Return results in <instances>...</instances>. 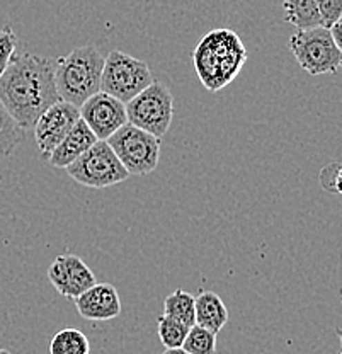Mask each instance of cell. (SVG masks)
Segmentation results:
<instances>
[{"mask_svg":"<svg viewBox=\"0 0 342 354\" xmlns=\"http://www.w3.org/2000/svg\"><path fill=\"white\" fill-rule=\"evenodd\" d=\"M58 101L53 62L29 51H16L0 77V102L7 113L23 130H29Z\"/></svg>","mask_w":342,"mask_h":354,"instance_id":"cell-1","label":"cell"},{"mask_svg":"<svg viewBox=\"0 0 342 354\" xmlns=\"http://www.w3.org/2000/svg\"><path fill=\"white\" fill-rule=\"evenodd\" d=\"M247 57L240 36L228 28H218L200 39L194 48L193 64L200 82L209 92H218L237 79Z\"/></svg>","mask_w":342,"mask_h":354,"instance_id":"cell-2","label":"cell"},{"mask_svg":"<svg viewBox=\"0 0 342 354\" xmlns=\"http://www.w3.org/2000/svg\"><path fill=\"white\" fill-rule=\"evenodd\" d=\"M104 57L92 44L79 46L55 62V82L60 101L80 106L101 92Z\"/></svg>","mask_w":342,"mask_h":354,"instance_id":"cell-3","label":"cell"},{"mask_svg":"<svg viewBox=\"0 0 342 354\" xmlns=\"http://www.w3.org/2000/svg\"><path fill=\"white\" fill-rule=\"evenodd\" d=\"M152 82V72L143 60L120 50H113L104 58L101 92L113 95L117 101L126 104Z\"/></svg>","mask_w":342,"mask_h":354,"instance_id":"cell-4","label":"cell"},{"mask_svg":"<svg viewBox=\"0 0 342 354\" xmlns=\"http://www.w3.org/2000/svg\"><path fill=\"white\" fill-rule=\"evenodd\" d=\"M128 123L162 138L174 118V95L165 84L153 80L145 91L126 102Z\"/></svg>","mask_w":342,"mask_h":354,"instance_id":"cell-5","label":"cell"},{"mask_svg":"<svg viewBox=\"0 0 342 354\" xmlns=\"http://www.w3.org/2000/svg\"><path fill=\"white\" fill-rule=\"evenodd\" d=\"M289 50L298 65L310 75L336 73L342 62V53L334 43L330 29L323 26L298 29L289 38Z\"/></svg>","mask_w":342,"mask_h":354,"instance_id":"cell-6","label":"cell"},{"mask_svg":"<svg viewBox=\"0 0 342 354\" xmlns=\"http://www.w3.org/2000/svg\"><path fill=\"white\" fill-rule=\"evenodd\" d=\"M106 142L130 176H146L160 160V138L126 123Z\"/></svg>","mask_w":342,"mask_h":354,"instance_id":"cell-7","label":"cell"},{"mask_svg":"<svg viewBox=\"0 0 342 354\" xmlns=\"http://www.w3.org/2000/svg\"><path fill=\"white\" fill-rule=\"evenodd\" d=\"M67 172L75 183L94 189L111 187L130 177L106 140H97L86 153L68 165Z\"/></svg>","mask_w":342,"mask_h":354,"instance_id":"cell-8","label":"cell"},{"mask_svg":"<svg viewBox=\"0 0 342 354\" xmlns=\"http://www.w3.org/2000/svg\"><path fill=\"white\" fill-rule=\"evenodd\" d=\"M80 120V109L70 102L58 101L50 106L35 123V140L41 158L48 160L58 143Z\"/></svg>","mask_w":342,"mask_h":354,"instance_id":"cell-9","label":"cell"},{"mask_svg":"<svg viewBox=\"0 0 342 354\" xmlns=\"http://www.w3.org/2000/svg\"><path fill=\"white\" fill-rule=\"evenodd\" d=\"M80 118L97 140H108L128 123L126 104L106 92H97L80 106Z\"/></svg>","mask_w":342,"mask_h":354,"instance_id":"cell-10","label":"cell"},{"mask_svg":"<svg viewBox=\"0 0 342 354\" xmlns=\"http://www.w3.org/2000/svg\"><path fill=\"white\" fill-rule=\"evenodd\" d=\"M48 279L61 297L72 300L95 285V276L89 266L73 254L58 256L48 268Z\"/></svg>","mask_w":342,"mask_h":354,"instance_id":"cell-11","label":"cell"},{"mask_svg":"<svg viewBox=\"0 0 342 354\" xmlns=\"http://www.w3.org/2000/svg\"><path fill=\"white\" fill-rule=\"evenodd\" d=\"M75 307L86 320L106 322L121 313V298L116 288L109 283H95L75 298Z\"/></svg>","mask_w":342,"mask_h":354,"instance_id":"cell-12","label":"cell"},{"mask_svg":"<svg viewBox=\"0 0 342 354\" xmlns=\"http://www.w3.org/2000/svg\"><path fill=\"white\" fill-rule=\"evenodd\" d=\"M95 142H97L95 135L87 127L86 121L80 118L75 127L68 131V135L58 143V147L50 155L48 162L57 169H67L80 155L86 153Z\"/></svg>","mask_w":342,"mask_h":354,"instance_id":"cell-13","label":"cell"},{"mask_svg":"<svg viewBox=\"0 0 342 354\" xmlns=\"http://www.w3.org/2000/svg\"><path fill=\"white\" fill-rule=\"evenodd\" d=\"M194 310L198 326L211 330L213 334H218L230 319L227 305L215 291H201L198 297H194Z\"/></svg>","mask_w":342,"mask_h":354,"instance_id":"cell-14","label":"cell"},{"mask_svg":"<svg viewBox=\"0 0 342 354\" xmlns=\"http://www.w3.org/2000/svg\"><path fill=\"white\" fill-rule=\"evenodd\" d=\"M285 21L296 29H312L322 26L317 0H283Z\"/></svg>","mask_w":342,"mask_h":354,"instance_id":"cell-15","label":"cell"},{"mask_svg":"<svg viewBox=\"0 0 342 354\" xmlns=\"http://www.w3.org/2000/svg\"><path fill=\"white\" fill-rule=\"evenodd\" d=\"M50 354H91L89 337L73 327L61 329L51 339Z\"/></svg>","mask_w":342,"mask_h":354,"instance_id":"cell-16","label":"cell"},{"mask_svg":"<svg viewBox=\"0 0 342 354\" xmlns=\"http://www.w3.org/2000/svg\"><path fill=\"white\" fill-rule=\"evenodd\" d=\"M164 315L179 320L187 327H193L196 324L194 297L184 290H175L164 300Z\"/></svg>","mask_w":342,"mask_h":354,"instance_id":"cell-17","label":"cell"},{"mask_svg":"<svg viewBox=\"0 0 342 354\" xmlns=\"http://www.w3.org/2000/svg\"><path fill=\"white\" fill-rule=\"evenodd\" d=\"M23 128L16 123V120L7 113V109L0 102V160L14 153L17 145L23 142Z\"/></svg>","mask_w":342,"mask_h":354,"instance_id":"cell-18","label":"cell"},{"mask_svg":"<svg viewBox=\"0 0 342 354\" xmlns=\"http://www.w3.org/2000/svg\"><path fill=\"white\" fill-rule=\"evenodd\" d=\"M157 330H159V339L162 344L167 349H175L182 348L189 327L162 313L159 319H157Z\"/></svg>","mask_w":342,"mask_h":354,"instance_id":"cell-19","label":"cell"},{"mask_svg":"<svg viewBox=\"0 0 342 354\" xmlns=\"http://www.w3.org/2000/svg\"><path fill=\"white\" fill-rule=\"evenodd\" d=\"M182 349L189 354H215L216 353V334L205 327L194 324L189 327Z\"/></svg>","mask_w":342,"mask_h":354,"instance_id":"cell-20","label":"cell"},{"mask_svg":"<svg viewBox=\"0 0 342 354\" xmlns=\"http://www.w3.org/2000/svg\"><path fill=\"white\" fill-rule=\"evenodd\" d=\"M17 36L10 28H0V77L17 51Z\"/></svg>","mask_w":342,"mask_h":354,"instance_id":"cell-21","label":"cell"},{"mask_svg":"<svg viewBox=\"0 0 342 354\" xmlns=\"http://www.w3.org/2000/svg\"><path fill=\"white\" fill-rule=\"evenodd\" d=\"M320 184L329 193L342 194V164L334 162V164L323 167L320 172Z\"/></svg>","mask_w":342,"mask_h":354,"instance_id":"cell-22","label":"cell"},{"mask_svg":"<svg viewBox=\"0 0 342 354\" xmlns=\"http://www.w3.org/2000/svg\"><path fill=\"white\" fill-rule=\"evenodd\" d=\"M320 21L329 29L342 17V0H317Z\"/></svg>","mask_w":342,"mask_h":354,"instance_id":"cell-23","label":"cell"},{"mask_svg":"<svg viewBox=\"0 0 342 354\" xmlns=\"http://www.w3.org/2000/svg\"><path fill=\"white\" fill-rule=\"evenodd\" d=\"M329 29H330V35H332L334 43H336V46L339 48V51L342 53V17L336 22V24L330 26Z\"/></svg>","mask_w":342,"mask_h":354,"instance_id":"cell-24","label":"cell"},{"mask_svg":"<svg viewBox=\"0 0 342 354\" xmlns=\"http://www.w3.org/2000/svg\"><path fill=\"white\" fill-rule=\"evenodd\" d=\"M164 354H189V353L184 351L182 348H175V349H165Z\"/></svg>","mask_w":342,"mask_h":354,"instance_id":"cell-25","label":"cell"},{"mask_svg":"<svg viewBox=\"0 0 342 354\" xmlns=\"http://www.w3.org/2000/svg\"><path fill=\"white\" fill-rule=\"evenodd\" d=\"M337 335H339V339H341V344H342V330H341V329H337Z\"/></svg>","mask_w":342,"mask_h":354,"instance_id":"cell-26","label":"cell"},{"mask_svg":"<svg viewBox=\"0 0 342 354\" xmlns=\"http://www.w3.org/2000/svg\"><path fill=\"white\" fill-rule=\"evenodd\" d=\"M0 354H10V353L7 351V349H0Z\"/></svg>","mask_w":342,"mask_h":354,"instance_id":"cell-27","label":"cell"},{"mask_svg":"<svg viewBox=\"0 0 342 354\" xmlns=\"http://www.w3.org/2000/svg\"><path fill=\"white\" fill-rule=\"evenodd\" d=\"M339 68H341V70H342V62H341V66H339Z\"/></svg>","mask_w":342,"mask_h":354,"instance_id":"cell-28","label":"cell"},{"mask_svg":"<svg viewBox=\"0 0 342 354\" xmlns=\"http://www.w3.org/2000/svg\"><path fill=\"white\" fill-rule=\"evenodd\" d=\"M341 354H342V351H341Z\"/></svg>","mask_w":342,"mask_h":354,"instance_id":"cell-29","label":"cell"}]
</instances>
